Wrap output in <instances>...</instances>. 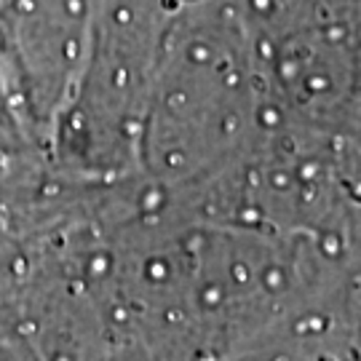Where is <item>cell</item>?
<instances>
[{
	"label": "cell",
	"instance_id": "4",
	"mask_svg": "<svg viewBox=\"0 0 361 361\" xmlns=\"http://www.w3.org/2000/svg\"><path fill=\"white\" fill-rule=\"evenodd\" d=\"M0 6H3V0H0Z\"/></svg>",
	"mask_w": 361,
	"mask_h": 361
},
{
	"label": "cell",
	"instance_id": "1",
	"mask_svg": "<svg viewBox=\"0 0 361 361\" xmlns=\"http://www.w3.org/2000/svg\"><path fill=\"white\" fill-rule=\"evenodd\" d=\"M257 40L238 0H180L147 83L137 171L166 190L233 166L273 116Z\"/></svg>",
	"mask_w": 361,
	"mask_h": 361
},
{
	"label": "cell",
	"instance_id": "2",
	"mask_svg": "<svg viewBox=\"0 0 361 361\" xmlns=\"http://www.w3.org/2000/svg\"><path fill=\"white\" fill-rule=\"evenodd\" d=\"M97 0H3L0 78L49 150V134L86 59Z\"/></svg>",
	"mask_w": 361,
	"mask_h": 361
},
{
	"label": "cell",
	"instance_id": "3",
	"mask_svg": "<svg viewBox=\"0 0 361 361\" xmlns=\"http://www.w3.org/2000/svg\"><path fill=\"white\" fill-rule=\"evenodd\" d=\"M0 361H22V359H19V353L8 343H0Z\"/></svg>",
	"mask_w": 361,
	"mask_h": 361
}]
</instances>
